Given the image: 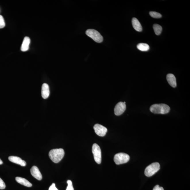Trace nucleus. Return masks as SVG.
Wrapping results in <instances>:
<instances>
[{
	"label": "nucleus",
	"mask_w": 190,
	"mask_h": 190,
	"mask_svg": "<svg viewBox=\"0 0 190 190\" xmlns=\"http://www.w3.org/2000/svg\"><path fill=\"white\" fill-rule=\"evenodd\" d=\"M95 133L99 136H104L108 131L107 128L99 124H96L93 127Z\"/></svg>",
	"instance_id": "7"
},
{
	"label": "nucleus",
	"mask_w": 190,
	"mask_h": 190,
	"mask_svg": "<svg viewBox=\"0 0 190 190\" xmlns=\"http://www.w3.org/2000/svg\"><path fill=\"white\" fill-rule=\"evenodd\" d=\"M6 185L4 182L0 178V189H3L5 188Z\"/></svg>",
	"instance_id": "21"
},
{
	"label": "nucleus",
	"mask_w": 190,
	"mask_h": 190,
	"mask_svg": "<svg viewBox=\"0 0 190 190\" xmlns=\"http://www.w3.org/2000/svg\"><path fill=\"white\" fill-rule=\"evenodd\" d=\"M153 29L155 34L159 35L161 34L162 30V28L161 26L158 24H154L153 26Z\"/></svg>",
	"instance_id": "17"
},
{
	"label": "nucleus",
	"mask_w": 190,
	"mask_h": 190,
	"mask_svg": "<svg viewBox=\"0 0 190 190\" xmlns=\"http://www.w3.org/2000/svg\"><path fill=\"white\" fill-rule=\"evenodd\" d=\"M41 94L42 98L44 99L48 98L50 95L49 86L46 83L43 84L42 86Z\"/></svg>",
	"instance_id": "11"
},
{
	"label": "nucleus",
	"mask_w": 190,
	"mask_h": 190,
	"mask_svg": "<svg viewBox=\"0 0 190 190\" xmlns=\"http://www.w3.org/2000/svg\"><path fill=\"white\" fill-rule=\"evenodd\" d=\"M160 187L159 185H157L153 188V190H158L159 189Z\"/></svg>",
	"instance_id": "23"
},
{
	"label": "nucleus",
	"mask_w": 190,
	"mask_h": 190,
	"mask_svg": "<svg viewBox=\"0 0 190 190\" xmlns=\"http://www.w3.org/2000/svg\"><path fill=\"white\" fill-rule=\"evenodd\" d=\"M4 19L2 16L0 15V29L4 28L5 26Z\"/></svg>",
	"instance_id": "19"
},
{
	"label": "nucleus",
	"mask_w": 190,
	"mask_h": 190,
	"mask_svg": "<svg viewBox=\"0 0 190 190\" xmlns=\"http://www.w3.org/2000/svg\"><path fill=\"white\" fill-rule=\"evenodd\" d=\"M129 155L124 153H119L116 154L114 156V161L117 165L126 163L129 161Z\"/></svg>",
	"instance_id": "5"
},
{
	"label": "nucleus",
	"mask_w": 190,
	"mask_h": 190,
	"mask_svg": "<svg viewBox=\"0 0 190 190\" xmlns=\"http://www.w3.org/2000/svg\"><path fill=\"white\" fill-rule=\"evenodd\" d=\"M3 161H2V160H1V159H0V165H1L3 164Z\"/></svg>",
	"instance_id": "25"
},
{
	"label": "nucleus",
	"mask_w": 190,
	"mask_h": 190,
	"mask_svg": "<svg viewBox=\"0 0 190 190\" xmlns=\"http://www.w3.org/2000/svg\"><path fill=\"white\" fill-rule=\"evenodd\" d=\"M16 180L20 184L23 186L29 187H31L32 186V184L28 181V180L22 177H16Z\"/></svg>",
	"instance_id": "15"
},
{
	"label": "nucleus",
	"mask_w": 190,
	"mask_h": 190,
	"mask_svg": "<svg viewBox=\"0 0 190 190\" xmlns=\"http://www.w3.org/2000/svg\"><path fill=\"white\" fill-rule=\"evenodd\" d=\"M160 168V164L158 162L152 163L147 166L144 172V174L147 177H151L159 170Z\"/></svg>",
	"instance_id": "3"
},
{
	"label": "nucleus",
	"mask_w": 190,
	"mask_h": 190,
	"mask_svg": "<svg viewBox=\"0 0 190 190\" xmlns=\"http://www.w3.org/2000/svg\"><path fill=\"white\" fill-rule=\"evenodd\" d=\"M133 26L136 30L141 32L142 30V27L139 20L136 18H133L132 20Z\"/></svg>",
	"instance_id": "14"
},
{
	"label": "nucleus",
	"mask_w": 190,
	"mask_h": 190,
	"mask_svg": "<svg viewBox=\"0 0 190 190\" xmlns=\"http://www.w3.org/2000/svg\"><path fill=\"white\" fill-rule=\"evenodd\" d=\"M30 172L31 175L37 180H41L42 179V174L37 166H33L30 169Z\"/></svg>",
	"instance_id": "9"
},
{
	"label": "nucleus",
	"mask_w": 190,
	"mask_h": 190,
	"mask_svg": "<svg viewBox=\"0 0 190 190\" xmlns=\"http://www.w3.org/2000/svg\"><path fill=\"white\" fill-rule=\"evenodd\" d=\"M86 35L91 38L97 43H100L103 41V38L98 31L93 29H89L86 31Z\"/></svg>",
	"instance_id": "4"
},
{
	"label": "nucleus",
	"mask_w": 190,
	"mask_h": 190,
	"mask_svg": "<svg viewBox=\"0 0 190 190\" xmlns=\"http://www.w3.org/2000/svg\"><path fill=\"white\" fill-rule=\"evenodd\" d=\"M49 190H58L57 188L56 187L54 183L52 184L51 186H50Z\"/></svg>",
	"instance_id": "22"
},
{
	"label": "nucleus",
	"mask_w": 190,
	"mask_h": 190,
	"mask_svg": "<svg viewBox=\"0 0 190 190\" xmlns=\"http://www.w3.org/2000/svg\"><path fill=\"white\" fill-rule=\"evenodd\" d=\"M150 110L151 112L154 114H165L169 112L170 108L164 103L155 104L150 107Z\"/></svg>",
	"instance_id": "2"
},
{
	"label": "nucleus",
	"mask_w": 190,
	"mask_h": 190,
	"mask_svg": "<svg viewBox=\"0 0 190 190\" xmlns=\"http://www.w3.org/2000/svg\"><path fill=\"white\" fill-rule=\"evenodd\" d=\"M137 48L141 51H147L149 49L150 47L147 44L140 43L137 45Z\"/></svg>",
	"instance_id": "16"
},
{
	"label": "nucleus",
	"mask_w": 190,
	"mask_h": 190,
	"mask_svg": "<svg viewBox=\"0 0 190 190\" xmlns=\"http://www.w3.org/2000/svg\"><path fill=\"white\" fill-rule=\"evenodd\" d=\"M166 79L169 84L172 87H176L177 83L175 77L172 74H169L166 76Z\"/></svg>",
	"instance_id": "12"
},
{
	"label": "nucleus",
	"mask_w": 190,
	"mask_h": 190,
	"mask_svg": "<svg viewBox=\"0 0 190 190\" xmlns=\"http://www.w3.org/2000/svg\"><path fill=\"white\" fill-rule=\"evenodd\" d=\"M158 190H164V189H163V188L162 187H160V188H159V189H158Z\"/></svg>",
	"instance_id": "24"
},
{
	"label": "nucleus",
	"mask_w": 190,
	"mask_h": 190,
	"mask_svg": "<svg viewBox=\"0 0 190 190\" xmlns=\"http://www.w3.org/2000/svg\"><path fill=\"white\" fill-rule=\"evenodd\" d=\"M8 159L11 162L16 164L20 165L22 166H26V161L23 160L19 157L16 156H10L9 157Z\"/></svg>",
	"instance_id": "10"
},
{
	"label": "nucleus",
	"mask_w": 190,
	"mask_h": 190,
	"mask_svg": "<svg viewBox=\"0 0 190 190\" xmlns=\"http://www.w3.org/2000/svg\"><path fill=\"white\" fill-rule=\"evenodd\" d=\"M64 155L65 151L62 148L53 149L49 153L50 159L55 163L60 162L63 158Z\"/></svg>",
	"instance_id": "1"
},
{
	"label": "nucleus",
	"mask_w": 190,
	"mask_h": 190,
	"mask_svg": "<svg viewBox=\"0 0 190 190\" xmlns=\"http://www.w3.org/2000/svg\"><path fill=\"white\" fill-rule=\"evenodd\" d=\"M126 109V105L125 103L122 102H119L114 108V114L117 116L121 115L125 112Z\"/></svg>",
	"instance_id": "8"
},
{
	"label": "nucleus",
	"mask_w": 190,
	"mask_h": 190,
	"mask_svg": "<svg viewBox=\"0 0 190 190\" xmlns=\"http://www.w3.org/2000/svg\"><path fill=\"white\" fill-rule=\"evenodd\" d=\"M92 151L95 161L98 164H100L101 162V153L99 146L97 144H94L92 146Z\"/></svg>",
	"instance_id": "6"
},
{
	"label": "nucleus",
	"mask_w": 190,
	"mask_h": 190,
	"mask_svg": "<svg viewBox=\"0 0 190 190\" xmlns=\"http://www.w3.org/2000/svg\"><path fill=\"white\" fill-rule=\"evenodd\" d=\"M149 14L151 16L155 18H160L162 16L161 14L155 11H150Z\"/></svg>",
	"instance_id": "18"
},
{
	"label": "nucleus",
	"mask_w": 190,
	"mask_h": 190,
	"mask_svg": "<svg viewBox=\"0 0 190 190\" xmlns=\"http://www.w3.org/2000/svg\"><path fill=\"white\" fill-rule=\"evenodd\" d=\"M67 183L68 184V186L66 190H74L71 181L70 180L67 181Z\"/></svg>",
	"instance_id": "20"
},
{
	"label": "nucleus",
	"mask_w": 190,
	"mask_h": 190,
	"mask_svg": "<svg viewBox=\"0 0 190 190\" xmlns=\"http://www.w3.org/2000/svg\"><path fill=\"white\" fill-rule=\"evenodd\" d=\"M30 43V38L28 37H25L21 45V51L24 52L28 51L29 49V46Z\"/></svg>",
	"instance_id": "13"
}]
</instances>
